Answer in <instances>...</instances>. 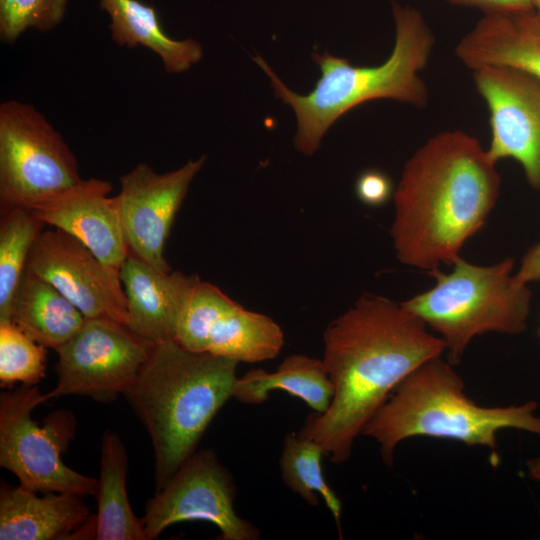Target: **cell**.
<instances>
[{
	"label": "cell",
	"instance_id": "cell-14",
	"mask_svg": "<svg viewBox=\"0 0 540 540\" xmlns=\"http://www.w3.org/2000/svg\"><path fill=\"white\" fill-rule=\"evenodd\" d=\"M111 191L109 181L89 178L32 210L45 225L75 237L119 272L129 250Z\"/></svg>",
	"mask_w": 540,
	"mask_h": 540
},
{
	"label": "cell",
	"instance_id": "cell-7",
	"mask_svg": "<svg viewBox=\"0 0 540 540\" xmlns=\"http://www.w3.org/2000/svg\"><path fill=\"white\" fill-rule=\"evenodd\" d=\"M37 385H21L0 395V466L12 472L20 485L35 492H63L96 496L98 480L81 474L62 461L75 431L74 416L56 411L44 425L32 411L45 402Z\"/></svg>",
	"mask_w": 540,
	"mask_h": 540
},
{
	"label": "cell",
	"instance_id": "cell-4",
	"mask_svg": "<svg viewBox=\"0 0 540 540\" xmlns=\"http://www.w3.org/2000/svg\"><path fill=\"white\" fill-rule=\"evenodd\" d=\"M392 12L395 43L384 63L353 66L347 59L328 52H314L312 59L318 64L321 76L307 95H299L286 87L259 55L253 58L270 78L277 97L289 104L297 116V150L311 156L328 128L364 102L387 98L417 108L425 107L428 91L420 72L431 55L434 35L419 10L394 2Z\"/></svg>",
	"mask_w": 540,
	"mask_h": 540
},
{
	"label": "cell",
	"instance_id": "cell-21",
	"mask_svg": "<svg viewBox=\"0 0 540 540\" xmlns=\"http://www.w3.org/2000/svg\"><path fill=\"white\" fill-rule=\"evenodd\" d=\"M128 457L118 434L107 430L100 447V478L96 493V540H146L142 520L130 505L126 476Z\"/></svg>",
	"mask_w": 540,
	"mask_h": 540
},
{
	"label": "cell",
	"instance_id": "cell-5",
	"mask_svg": "<svg viewBox=\"0 0 540 540\" xmlns=\"http://www.w3.org/2000/svg\"><path fill=\"white\" fill-rule=\"evenodd\" d=\"M440 356L410 373L393 391L362 430L380 445L386 465L392 466L394 450L413 436H429L482 446L499 462L497 433L514 428L540 436V417L534 401L508 407H483L469 399L464 382Z\"/></svg>",
	"mask_w": 540,
	"mask_h": 540
},
{
	"label": "cell",
	"instance_id": "cell-6",
	"mask_svg": "<svg viewBox=\"0 0 540 540\" xmlns=\"http://www.w3.org/2000/svg\"><path fill=\"white\" fill-rule=\"evenodd\" d=\"M450 273L429 272L435 285L402 305L439 334L448 362L457 364L477 335L485 332L520 334L527 328L531 291L507 257L490 266H478L460 256Z\"/></svg>",
	"mask_w": 540,
	"mask_h": 540
},
{
	"label": "cell",
	"instance_id": "cell-22",
	"mask_svg": "<svg viewBox=\"0 0 540 540\" xmlns=\"http://www.w3.org/2000/svg\"><path fill=\"white\" fill-rule=\"evenodd\" d=\"M283 344L284 333L272 318L235 302L212 324L205 352L237 362L257 363L276 357Z\"/></svg>",
	"mask_w": 540,
	"mask_h": 540
},
{
	"label": "cell",
	"instance_id": "cell-15",
	"mask_svg": "<svg viewBox=\"0 0 540 540\" xmlns=\"http://www.w3.org/2000/svg\"><path fill=\"white\" fill-rule=\"evenodd\" d=\"M37 492L1 484L0 540L95 539V515L73 493Z\"/></svg>",
	"mask_w": 540,
	"mask_h": 540
},
{
	"label": "cell",
	"instance_id": "cell-30",
	"mask_svg": "<svg viewBox=\"0 0 540 540\" xmlns=\"http://www.w3.org/2000/svg\"><path fill=\"white\" fill-rule=\"evenodd\" d=\"M515 276L526 284L540 281V240L527 250Z\"/></svg>",
	"mask_w": 540,
	"mask_h": 540
},
{
	"label": "cell",
	"instance_id": "cell-23",
	"mask_svg": "<svg viewBox=\"0 0 540 540\" xmlns=\"http://www.w3.org/2000/svg\"><path fill=\"white\" fill-rule=\"evenodd\" d=\"M34 211L25 207L1 208L0 323L11 322V305L27 268L32 246L44 229Z\"/></svg>",
	"mask_w": 540,
	"mask_h": 540
},
{
	"label": "cell",
	"instance_id": "cell-28",
	"mask_svg": "<svg viewBox=\"0 0 540 540\" xmlns=\"http://www.w3.org/2000/svg\"><path fill=\"white\" fill-rule=\"evenodd\" d=\"M393 184L390 177L377 169L363 171L355 183V193L365 205L378 207L391 197Z\"/></svg>",
	"mask_w": 540,
	"mask_h": 540
},
{
	"label": "cell",
	"instance_id": "cell-11",
	"mask_svg": "<svg viewBox=\"0 0 540 540\" xmlns=\"http://www.w3.org/2000/svg\"><path fill=\"white\" fill-rule=\"evenodd\" d=\"M205 161L203 155L166 173L139 163L120 177V192L115 198L129 254L159 271H171L164 255L166 241L189 186Z\"/></svg>",
	"mask_w": 540,
	"mask_h": 540
},
{
	"label": "cell",
	"instance_id": "cell-13",
	"mask_svg": "<svg viewBox=\"0 0 540 540\" xmlns=\"http://www.w3.org/2000/svg\"><path fill=\"white\" fill-rule=\"evenodd\" d=\"M27 269L52 284L86 319H111L127 325L120 273L70 234L57 228L42 230L32 246Z\"/></svg>",
	"mask_w": 540,
	"mask_h": 540
},
{
	"label": "cell",
	"instance_id": "cell-10",
	"mask_svg": "<svg viewBox=\"0 0 540 540\" xmlns=\"http://www.w3.org/2000/svg\"><path fill=\"white\" fill-rule=\"evenodd\" d=\"M233 476L212 449L196 451L148 501L141 518L146 540L157 539L170 525L207 521L222 540H258L260 530L234 509Z\"/></svg>",
	"mask_w": 540,
	"mask_h": 540
},
{
	"label": "cell",
	"instance_id": "cell-26",
	"mask_svg": "<svg viewBox=\"0 0 540 540\" xmlns=\"http://www.w3.org/2000/svg\"><path fill=\"white\" fill-rule=\"evenodd\" d=\"M46 347L36 342L13 322L0 323L1 386L20 382L36 385L46 370Z\"/></svg>",
	"mask_w": 540,
	"mask_h": 540
},
{
	"label": "cell",
	"instance_id": "cell-3",
	"mask_svg": "<svg viewBox=\"0 0 540 540\" xmlns=\"http://www.w3.org/2000/svg\"><path fill=\"white\" fill-rule=\"evenodd\" d=\"M238 363L188 350L175 340L152 347L123 395L151 439L155 492L196 452L207 427L232 397Z\"/></svg>",
	"mask_w": 540,
	"mask_h": 540
},
{
	"label": "cell",
	"instance_id": "cell-31",
	"mask_svg": "<svg viewBox=\"0 0 540 540\" xmlns=\"http://www.w3.org/2000/svg\"><path fill=\"white\" fill-rule=\"evenodd\" d=\"M528 471L530 476L540 482V456L533 458L527 463Z\"/></svg>",
	"mask_w": 540,
	"mask_h": 540
},
{
	"label": "cell",
	"instance_id": "cell-29",
	"mask_svg": "<svg viewBox=\"0 0 540 540\" xmlns=\"http://www.w3.org/2000/svg\"><path fill=\"white\" fill-rule=\"evenodd\" d=\"M455 5L473 7L484 15L517 13L533 10L532 0H446Z\"/></svg>",
	"mask_w": 540,
	"mask_h": 540
},
{
	"label": "cell",
	"instance_id": "cell-9",
	"mask_svg": "<svg viewBox=\"0 0 540 540\" xmlns=\"http://www.w3.org/2000/svg\"><path fill=\"white\" fill-rule=\"evenodd\" d=\"M153 343L120 322L86 319L79 331L56 350L57 383L46 401L85 395L111 401L124 394L147 360Z\"/></svg>",
	"mask_w": 540,
	"mask_h": 540
},
{
	"label": "cell",
	"instance_id": "cell-17",
	"mask_svg": "<svg viewBox=\"0 0 540 540\" xmlns=\"http://www.w3.org/2000/svg\"><path fill=\"white\" fill-rule=\"evenodd\" d=\"M474 70L507 66L540 80V21L531 11L484 15L455 48Z\"/></svg>",
	"mask_w": 540,
	"mask_h": 540
},
{
	"label": "cell",
	"instance_id": "cell-25",
	"mask_svg": "<svg viewBox=\"0 0 540 540\" xmlns=\"http://www.w3.org/2000/svg\"><path fill=\"white\" fill-rule=\"evenodd\" d=\"M235 302L217 286L199 278L183 305L175 341L188 350L205 352L212 324Z\"/></svg>",
	"mask_w": 540,
	"mask_h": 540
},
{
	"label": "cell",
	"instance_id": "cell-8",
	"mask_svg": "<svg viewBox=\"0 0 540 540\" xmlns=\"http://www.w3.org/2000/svg\"><path fill=\"white\" fill-rule=\"evenodd\" d=\"M82 180L76 157L43 114L16 100L0 105L1 208L35 209Z\"/></svg>",
	"mask_w": 540,
	"mask_h": 540
},
{
	"label": "cell",
	"instance_id": "cell-27",
	"mask_svg": "<svg viewBox=\"0 0 540 540\" xmlns=\"http://www.w3.org/2000/svg\"><path fill=\"white\" fill-rule=\"evenodd\" d=\"M68 0H0V38L13 44L27 29H54L63 20Z\"/></svg>",
	"mask_w": 540,
	"mask_h": 540
},
{
	"label": "cell",
	"instance_id": "cell-20",
	"mask_svg": "<svg viewBox=\"0 0 540 540\" xmlns=\"http://www.w3.org/2000/svg\"><path fill=\"white\" fill-rule=\"evenodd\" d=\"M276 389L300 398L316 413H324L334 395L323 361L294 354L286 357L275 372L252 369L237 378L232 397L245 404H260Z\"/></svg>",
	"mask_w": 540,
	"mask_h": 540
},
{
	"label": "cell",
	"instance_id": "cell-2",
	"mask_svg": "<svg viewBox=\"0 0 540 540\" xmlns=\"http://www.w3.org/2000/svg\"><path fill=\"white\" fill-rule=\"evenodd\" d=\"M473 136L445 131L406 162L394 193L390 229L396 256L428 272L452 265L494 208L501 179Z\"/></svg>",
	"mask_w": 540,
	"mask_h": 540
},
{
	"label": "cell",
	"instance_id": "cell-33",
	"mask_svg": "<svg viewBox=\"0 0 540 540\" xmlns=\"http://www.w3.org/2000/svg\"><path fill=\"white\" fill-rule=\"evenodd\" d=\"M538 334L540 335V328H539Z\"/></svg>",
	"mask_w": 540,
	"mask_h": 540
},
{
	"label": "cell",
	"instance_id": "cell-18",
	"mask_svg": "<svg viewBox=\"0 0 540 540\" xmlns=\"http://www.w3.org/2000/svg\"><path fill=\"white\" fill-rule=\"evenodd\" d=\"M85 320L59 290L26 268L11 305V322L36 342L56 351Z\"/></svg>",
	"mask_w": 540,
	"mask_h": 540
},
{
	"label": "cell",
	"instance_id": "cell-12",
	"mask_svg": "<svg viewBox=\"0 0 540 540\" xmlns=\"http://www.w3.org/2000/svg\"><path fill=\"white\" fill-rule=\"evenodd\" d=\"M473 79L490 115L488 156L495 163L517 161L528 184L540 190V80L507 66L474 69Z\"/></svg>",
	"mask_w": 540,
	"mask_h": 540
},
{
	"label": "cell",
	"instance_id": "cell-16",
	"mask_svg": "<svg viewBox=\"0 0 540 540\" xmlns=\"http://www.w3.org/2000/svg\"><path fill=\"white\" fill-rule=\"evenodd\" d=\"M119 273L130 330L153 344L175 340L183 305L199 277L159 271L131 254Z\"/></svg>",
	"mask_w": 540,
	"mask_h": 540
},
{
	"label": "cell",
	"instance_id": "cell-24",
	"mask_svg": "<svg viewBox=\"0 0 540 540\" xmlns=\"http://www.w3.org/2000/svg\"><path fill=\"white\" fill-rule=\"evenodd\" d=\"M324 454L315 441L296 433L286 434L279 461L281 477L283 483L310 506H318V495L321 496L342 535V503L323 476L321 459Z\"/></svg>",
	"mask_w": 540,
	"mask_h": 540
},
{
	"label": "cell",
	"instance_id": "cell-19",
	"mask_svg": "<svg viewBox=\"0 0 540 540\" xmlns=\"http://www.w3.org/2000/svg\"><path fill=\"white\" fill-rule=\"evenodd\" d=\"M110 18L112 39L120 46H143L157 54L169 73L191 68L203 55L193 39L176 40L164 32L156 10L139 0H99Z\"/></svg>",
	"mask_w": 540,
	"mask_h": 540
},
{
	"label": "cell",
	"instance_id": "cell-32",
	"mask_svg": "<svg viewBox=\"0 0 540 540\" xmlns=\"http://www.w3.org/2000/svg\"><path fill=\"white\" fill-rule=\"evenodd\" d=\"M533 12L540 21V0H532Z\"/></svg>",
	"mask_w": 540,
	"mask_h": 540
},
{
	"label": "cell",
	"instance_id": "cell-1",
	"mask_svg": "<svg viewBox=\"0 0 540 540\" xmlns=\"http://www.w3.org/2000/svg\"><path fill=\"white\" fill-rule=\"evenodd\" d=\"M323 363L334 387L329 408L308 415L298 436L346 462L356 437L396 387L445 350L443 340L402 303L363 294L323 334Z\"/></svg>",
	"mask_w": 540,
	"mask_h": 540
}]
</instances>
